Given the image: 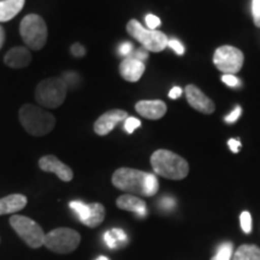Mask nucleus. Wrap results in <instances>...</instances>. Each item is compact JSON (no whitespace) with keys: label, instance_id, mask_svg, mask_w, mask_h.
Instances as JSON below:
<instances>
[{"label":"nucleus","instance_id":"17","mask_svg":"<svg viewBox=\"0 0 260 260\" xmlns=\"http://www.w3.org/2000/svg\"><path fill=\"white\" fill-rule=\"evenodd\" d=\"M116 204L118 209L129 211V212H134L140 217L146 216V212H147V206H146L145 201L132 194L121 195L117 199Z\"/></svg>","mask_w":260,"mask_h":260},{"label":"nucleus","instance_id":"7","mask_svg":"<svg viewBox=\"0 0 260 260\" xmlns=\"http://www.w3.org/2000/svg\"><path fill=\"white\" fill-rule=\"evenodd\" d=\"M80 241L81 236L76 230L70 228H57L45 235L44 246L54 253L67 254L74 252L79 247Z\"/></svg>","mask_w":260,"mask_h":260},{"label":"nucleus","instance_id":"16","mask_svg":"<svg viewBox=\"0 0 260 260\" xmlns=\"http://www.w3.org/2000/svg\"><path fill=\"white\" fill-rule=\"evenodd\" d=\"M31 61V54L27 47L11 48L4 57V63L12 69H23Z\"/></svg>","mask_w":260,"mask_h":260},{"label":"nucleus","instance_id":"1","mask_svg":"<svg viewBox=\"0 0 260 260\" xmlns=\"http://www.w3.org/2000/svg\"><path fill=\"white\" fill-rule=\"evenodd\" d=\"M112 184L117 189L140 197H153L159 190V181L154 174L130 168L113 172Z\"/></svg>","mask_w":260,"mask_h":260},{"label":"nucleus","instance_id":"12","mask_svg":"<svg viewBox=\"0 0 260 260\" xmlns=\"http://www.w3.org/2000/svg\"><path fill=\"white\" fill-rule=\"evenodd\" d=\"M184 93H186L189 105L197 110V111L203 112L205 115H211L216 110V106H214L212 100L209 96L205 95L203 90H200L194 84H188L186 89H184Z\"/></svg>","mask_w":260,"mask_h":260},{"label":"nucleus","instance_id":"20","mask_svg":"<svg viewBox=\"0 0 260 260\" xmlns=\"http://www.w3.org/2000/svg\"><path fill=\"white\" fill-rule=\"evenodd\" d=\"M233 260H260V248L254 245H242L235 252Z\"/></svg>","mask_w":260,"mask_h":260},{"label":"nucleus","instance_id":"27","mask_svg":"<svg viewBox=\"0 0 260 260\" xmlns=\"http://www.w3.org/2000/svg\"><path fill=\"white\" fill-rule=\"evenodd\" d=\"M241 112H242L241 106H236L235 110H234L233 112H230L224 119H225L226 123H234L240 116H241Z\"/></svg>","mask_w":260,"mask_h":260},{"label":"nucleus","instance_id":"29","mask_svg":"<svg viewBox=\"0 0 260 260\" xmlns=\"http://www.w3.org/2000/svg\"><path fill=\"white\" fill-rule=\"evenodd\" d=\"M129 57L135 58V59H138L140 61H145L148 58V51L146 50V48L141 47V48H139V50H136L133 56H129Z\"/></svg>","mask_w":260,"mask_h":260},{"label":"nucleus","instance_id":"15","mask_svg":"<svg viewBox=\"0 0 260 260\" xmlns=\"http://www.w3.org/2000/svg\"><path fill=\"white\" fill-rule=\"evenodd\" d=\"M146 70L144 61L133 57H126L119 64V74L128 82H138Z\"/></svg>","mask_w":260,"mask_h":260},{"label":"nucleus","instance_id":"37","mask_svg":"<svg viewBox=\"0 0 260 260\" xmlns=\"http://www.w3.org/2000/svg\"><path fill=\"white\" fill-rule=\"evenodd\" d=\"M96 260H110V259L106 258V256H99Z\"/></svg>","mask_w":260,"mask_h":260},{"label":"nucleus","instance_id":"28","mask_svg":"<svg viewBox=\"0 0 260 260\" xmlns=\"http://www.w3.org/2000/svg\"><path fill=\"white\" fill-rule=\"evenodd\" d=\"M223 82L229 87H237L240 84V81L237 77L234 76V75H224L222 77Z\"/></svg>","mask_w":260,"mask_h":260},{"label":"nucleus","instance_id":"26","mask_svg":"<svg viewBox=\"0 0 260 260\" xmlns=\"http://www.w3.org/2000/svg\"><path fill=\"white\" fill-rule=\"evenodd\" d=\"M168 46L176 52L178 56H181V54L184 53V46L181 44L180 41L176 40V39H174V40H169Z\"/></svg>","mask_w":260,"mask_h":260},{"label":"nucleus","instance_id":"22","mask_svg":"<svg viewBox=\"0 0 260 260\" xmlns=\"http://www.w3.org/2000/svg\"><path fill=\"white\" fill-rule=\"evenodd\" d=\"M240 223H241V226L243 229V232L246 234H249L252 232V216L251 213L245 212L241 213V216H240Z\"/></svg>","mask_w":260,"mask_h":260},{"label":"nucleus","instance_id":"2","mask_svg":"<svg viewBox=\"0 0 260 260\" xmlns=\"http://www.w3.org/2000/svg\"><path fill=\"white\" fill-rule=\"evenodd\" d=\"M19 122L25 132L32 136L50 134L56 126V117L32 104H24L18 112Z\"/></svg>","mask_w":260,"mask_h":260},{"label":"nucleus","instance_id":"34","mask_svg":"<svg viewBox=\"0 0 260 260\" xmlns=\"http://www.w3.org/2000/svg\"><path fill=\"white\" fill-rule=\"evenodd\" d=\"M132 52H133V46L130 42H125V44H123L122 46L119 47V53H121L122 56L129 57Z\"/></svg>","mask_w":260,"mask_h":260},{"label":"nucleus","instance_id":"32","mask_svg":"<svg viewBox=\"0 0 260 260\" xmlns=\"http://www.w3.org/2000/svg\"><path fill=\"white\" fill-rule=\"evenodd\" d=\"M71 51H73L74 56L76 57H82L84 56V53H86V48L80 44H74L73 47H71Z\"/></svg>","mask_w":260,"mask_h":260},{"label":"nucleus","instance_id":"25","mask_svg":"<svg viewBox=\"0 0 260 260\" xmlns=\"http://www.w3.org/2000/svg\"><path fill=\"white\" fill-rule=\"evenodd\" d=\"M146 21V24H147L148 29H151V30H155L159 25H160V19H159L157 16L154 15H147L145 18Z\"/></svg>","mask_w":260,"mask_h":260},{"label":"nucleus","instance_id":"36","mask_svg":"<svg viewBox=\"0 0 260 260\" xmlns=\"http://www.w3.org/2000/svg\"><path fill=\"white\" fill-rule=\"evenodd\" d=\"M4 42H5V30L4 28L0 25V50H2L3 46H4Z\"/></svg>","mask_w":260,"mask_h":260},{"label":"nucleus","instance_id":"23","mask_svg":"<svg viewBox=\"0 0 260 260\" xmlns=\"http://www.w3.org/2000/svg\"><path fill=\"white\" fill-rule=\"evenodd\" d=\"M140 125H141V122H140V119H138V118H134V117H128V118L125 119L124 128L126 130V133H129V134H132V133L134 132L135 129H138Z\"/></svg>","mask_w":260,"mask_h":260},{"label":"nucleus","instance_id":"8","mask_svg":"<svg viewBox=\"0 0 260 260\" xmlns=\"http://www.w3.org/2000/svg\"><path fill=\"white\" fill-rule=\"evenodd\" d=\"M10 225L16 234L31 248H40L44 246V240L46 234L39 224L25 216L15 214L10 218Z\"/></svg>","mask_w":260,"mask_h":260},{"label":"nucleus","instance_id":"9","mask_svg":"<svg viewBox=\"0 0 260 260\" xmlns=\"http://www.w3.org/2000/svg\"><path fill=\"white\" fill-rule=\"evenodd\" d=\"M243 53L239 48L224 45L216 50L213 54V63L217 69L225 75H234L242 69Z\"/></svg>","mask_w":260,"mask_h":260},{"label":"nucleus","instance_id":"30","mask_svg":"<svg viewBox=\"0 0 260 260\" xmlns=\"http://www.w3.org/2000/svg\"><path fill=\"white\" fill-rule=\"evenodd\" d=\"M110 232H111L113 237H115L117 243H123L126 240L125 233L123 232L122 229H112V230H110Z\"/></svg>","mask_w":260,"mask_h":260},{"label":"nucleus","instance_id":"21","mask_svg":"<svg viewBox=\"0 0 260 260\" xmlns=\"http://www.w3.org/2000/svg\"><path fill=\"white\" fill-rule=\"evenodd\" d=\"M233 254V243H224L220 246L219 251L217 252V254L213 256L216 260H230Z\"/></svg>","mask_w":260,"mask_h":260},{"label":"nucleus","instance_id":"31","mask_svg":"<svg viewBox=\"0 0 260 260\" xmlns=\"http://www.w3.org/2000/svg\"><path fill=\"white\" fill-rule=\"evenodd\" d=\"M104 239H105V242L109 248H116L117 246H118V243L115 240V237L111 234V232H107L105 233V235H104Z\"/></svg>","mask_w":260,"mask_h":260},{"label":"nucleus","instance_id":"14","mask_svg":"<svg viewBox=\"0 0 260 260\" xmlns=\"http://www.w3.org/2000/svg\"><path fill=\"white\" fill-rule=\"evenodd\" d=\"M136 112L147 119H159L167 113V104L161 100H141L136 103Z\"/></svg>","mask_w":260,"mask_h":260},{"label":"nucleus","instance_id":"18","mask_svg":"<svg viewBox=\"0 0 260 260\" xmlns=\"http://www.w3.org/2000/svg\"><path fill=\"white\" fill-rule=\"evenodd\" d=\"M28 203L27 197L23 194H11L0 199V216L15 213L23 210Z\"/></svg>","mask_w":260,"mask_h":260},{"label":"nucleus","instance_id":"24","mask_svg":"<svg viewBox=\"0 0 260 260\" xmlns=\"http://www.w3.org/2000/svg\"><path fill=\"white\" fill-rule=\"evenodd\" d=\"M252 12H253V19H254L255 27L260 28V0H253Z\"/></svg>","mask_w":260,"mask_h":260},{"label":"nucleus","instance_id":"3","mask_svg":"<svg viewBox=\"0 0 260 260\" xmlns=\"http://www.w3.org/2000/svg\"><path fill=\"white\" fill-rule=\"evenodd\" d=\"M151 165L155 174L169 180H183L189 172V165L186 159L168 149L155 151L151 155Z\"/></svg>","mask_w":260,"mask_h":260},{"label":"nucleus","instance_id":"38","mask_svg":"<svg viewBox=\"0 0 260 260\" xmlns=\"http://www.w3.org/2000/svg\"><path fill=\"white\" fill-rule=\"evenodd\" d=\"M211 260H216V259H214V258H212V259H211Z\"/></svg>","mask_w":260,"mask_h":260},{"label":"nucleus","instance_id":"11","mask_svg":"<svg viewBox=\"0 0 260 260\" xmlns=\"http://www.w3.org/2000/svg\"><path fill=\"white\" fill-rule=\"evenodd\" d=\"M128 112L124 110H110L99 117L94 123V132L99 136H105L112 132L113 128L121 122H125Z\"/></svg>","mask_w":260,"mask_h":260},{"label":"nucleus","instance_id":"13","mask_svg":"<svg viewBox=\"0 0 260 260\" xmlns=\"http://www.w3.org/2000/svg\"><path fill=\"white\" fill-rule=\"evenodd\" d=\"M39 167L42 171L57 175L58 178L63 182H70L74 178L73 170L54 155H44L39 160Z\"/></svg>","mask_w":260,"mask_h":260},{"label":"nucleus","instance_id":"33","mask_svg":"<svg viewBox=\"0 0 260 260\" xmlns=\"http://www.w3.org/2000/svg\"><path fill=\"white\" fill-rule=\"evenodd\" d=\"M228 145H229L233 153H237L240 147H241V142H240L239 139H230L229 141H228Z\"/></svg>","mask_w":260,"mask_h":260},{"label":"nucleus","instance_id":"4","mask_svg":"<svg viewBox=\"0 0 260 260\" xmlns=\"http://www.w3.org/2000/svg\"><path fill=\"white\" fill-rule=\"evenodd\" d=\"M68 84L61 77L42 80L35 89V100L47 109H57L67 98Z\"/></svg>","mask_w":260,"mask_h":260},{"label":"nucleus","instance_id":"19","mask_svg":"<svg viewBox=\"0 0 260 260\" xmlns=\"http://www.w3.org/2000/svg\"><path fill=\"white\" fill-rule=\"evenodd\" d=\"M25 0H3L0 2V22H9L23 9Z\"/></svg>","mask_w":260,"mask_h":260},{"label":"nucleus","instance_id":"5","mask_svg":"<svg viewBox=\"0 0 260 260\" xmlns=\"http://www.w3.org/2000/svg\"><path fill=\"white\" fill-rule=\"evenodd\" d=\"M19 32L22 40L30 50L40 51L47 42L48 30L46 22L39 15L30 14L25 16L19 24Z\"/></svg>","mask_w":260,"mask_h":260},{"label":"nucleus","instance_id":"10","mask_svg":"<svg viewBox=\"0 0 260 260\" xmlns=\"http://www.w3.org/2000/svg\"><path fill=\"white\" fill-rule=\"evenodd\" d=\"M70 209L77 214L80 222L88 228H96L105 219V207L99 203L84 204L81 201H71Z\"/></svg>","mask_w":260,"mask_h":260},{"label":"nucleus","instance_id":"35","mask_svg":"<svg viewBox=\"0 0 260 260\" xmlns=\"http://www.w3.org/2000/svg\"><path fill=\"white\" fill-rule=\"evenodd\" d=\"M182 95V89L180 88V87H174L170 90V93H169V98L170 99H177V98H180Z\"/></svg>","mask_w":260,"mask_h":260},{"label":"nucleus","instance_id":"6","mask_svg":"<svg viewBox=\"0 0 260 260\" xmlns=\"http://www.w3.org/2000/svg\"><path fill=\"white\" fill-rule=\"evenodd\" d=\"M126 31L132 38L138 40L142 47L151 52H160L168 47L169 39L164 32L159 30H151L145 28L136 19H130L126 24Z\"/></svg>","mask_w":260,"mask_h":260}]
</instances>
